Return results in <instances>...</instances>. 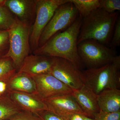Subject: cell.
I'll list each match as a JSON object with an SVG mask.
<instances>
[{
  "label": "cell",
  "mask_w": 120,
  "mask_h": 120,
  "mask_svg": "<svg viewBox=\"0 0 120 120\" xmlns=\"http://www.w3.org/2000/svg\"><path fill=\"white\" fill-rule=\"evenodd\" d=\"M82 20L79 16L68 28L55 35L33 51V54L63 58L81 70L83 64L78 53L77 42Z\"/></svg>",
  "instance_id": "obj_1"
},
{
  "label": "cell",
  "mask_w": 120,
  "mask_h": 120,
  "mask_svg": "<svg viewBox=\"0 0 120 120\" xmlns=\"http://www.w3.org/2000/svg\"><path fill=\"white\" fill-rule=\"evenodd\" d=\"M120 16L119 12L109 13L100 8L82 18L77 44L86 40H94L109 45L114 26Z\"/></svg>",
  "instance_id": "obj_2"
},
{
  "label": "cell",
  "mask_w": 120,
  "mask_h": 120,
  "mask_svg": "<svg viewBox=\"0 0 120 120\" xmlns=\"http://www.w3.org/2000/svg\"><path fill=\"white\" fill-rule=\"evenodd\" d=\"M120 56L104 66L81 71L84 84L98 95L105 90L119 89Z\"/></svg>",
  "instance_id": "obj_3"
},
{
  "label": "cell",
  "mask_w": 120,
  "mask_h": 120,
  "mask_svg": "<svg viewBox=\"0 0 120 120\" xmlns=\"http://www.w3.org/2000/svg\"><path fill=\"white\" fill-rule=\"evenodd\" d=\"M30 28L22 23L16 18L13 26L8 30L9 49L3 57L11 58L17 72L22 66L24 60L30 52Z\"/></svg>",
  "instance_id": "obj_4"
},
{
  "label": "cell",
  "mask_w": 120,
  "mask_h": 120,
  "mask_svg": "<svg viewBox=\"0 0 120 120\" xmlns=\"http://www.w3.org/2000/svg\"><path fill=\"white\" fill-rule=\"evenodd\" d=\"M77 49L83 64L88 69L104 66L112 62L117 56L115 50L91 39L79 43Z\"/></svg>",
  "instance_id": "obj_5"
},
{
  "label": "cell",
  "mask_w": 120,
  "mask_h": 120,
  "mask_svg": "<svg viewBox=\"0 0 120 120\" xmlns=\"http://www.w3.org/2000/svg\"><path fill=\"white\" fill-rule=\"evenodd\" d=\"M79 16L78 11L69 0V2L60 6L43 30L39 39L38 47L55 35L68 28Z\"/></svg>",
  "instance_id": "obj_6"
},
{
  "label": "cell",
  "mask_w": 120,
  "mask_h": 120,
  "mask_svg": "<svg viewBox=\"0 0 120 120\" xmlns=\"http://www.w3.org/2000/svg\"><path fill=\"white\" fill-rule=\"evenodd\" d=\"M69 0H38L35 19L30 28V43L31 50L38 47L41 34L58 7Z\"/></svg>",
  "instance_id": "obj_7"
},
{
  "label": "cell",
  "mask_w": 120,
  "mask_h": 120,
  "mask_svg": "<svg viewBox=\"0 0 120 120\" xmlns=\"http://www.w3.org/2000/svg\"><path fill=\"white\" fill-rule=\"evenodd\" d=\"M51 74L72 90L84 85L81 71L70 61L63 58L53 57Z\"/></svg>",
  "instance_id": "obj_8"
},
{
  "label": "cell",
  "mask_w": 120,
  "mask_h": 120,
  "mask_svg": "<svg viewBox=\"0 0 120 120\" xmlns=\"http://www.w3.org/2000/svg\"><path fill=\"white\" fill-rule=\"evenodd\" d=\"M38 96L43 100L61 95L71 94L73 90L49 73L32 77Z\"/></svg>",
  "instance_id": "obj_9"
},
{
  "label": "cell",
  "mask_w": 120,
  "mask_h": 120,
  "mask_svg": "<svg viewBox=\"0 0 120 120\" xmlns=\"http://www.w3.org/2000/svg\"><path fill=\"white\" fill-rule=\"evenodd\" d=\"M38 0H5L4 5L22 23L31 27L35 19Z\"/></svg>",
  "instance_id": "obj_10"
},
{
  "label": "cell",
  "mask_w": 120,
  "mask_h": 120,
  "mask_svg": "<svg viewBox=\"0 0 120 120\" xmlns=\"http://www.w3.org/2000/svg\"><path fill=\"white\" fill-rule=\"evenodd\" d=\"M7 95L22 110L38 114L48 110L44 101L37 94L8 90Z\"/></svg>",
  "instance_id": "obj_11"
},
{
  "label": "cell",
  "mask_w": 120,
  "mask_h": 120,
  "mask_svg": "<svg viewBox=\"0 0 120 120\" xmlns=\"http://www.w3.org/2000/svg\"><path fill=\"white\" fill-rule=\"evenodd\" d=\"M53 57L30 54L26 57L17 72H23L31 76L50 73Z\"/></svg>",
  "instance_id": "obj_12"
},
{
  "label": "cell",
  "mask_w": 120,
  "mask_h": 120,
  "mask_svg": "<svg viewBox=\"0 0 120 120\" xmlns=\"http://www.w3.org/2000/svg\"><path fill=\"white\" fill-rule=\"evenodd\" d=\"M43 101L47 106V110L59 116L70 112L79 113L85 115L72 94L53 97Z\"/></svg>",
  "instance_id": "obj_13"
},
{
  "label": "cell",
  "mask_w": 120,
  "mask_h": 120,
  "mask_svg": "<svg viewBox=\"0 0 120 120\" xmlns=\"http://www.w3.org/2000/svg\"><path fill=\"white\" fill-rule=\"evenodd\" d=\"M72 95L87 116L94 118L100 111L97 100V95L85 85L73 91Z\"/></svg>",
  "instance_id": "obj_14"
},
{
  "label": "cell",
  "mask_w": 120,
  "mask_h": 120,
  "mask_svg": "<svg viewBox=\"0 0 120 120\" xmlns=\"http://www.w3.org/2000/svg\"><path fill=\"white\" fill-rule=\"evenodd\" d=\"M100 111L106 112L120 111V90L119 89H109L97 95Z\"/></svg>",
  "instance_id": "obj_15"
},
{
  "label": "cell",
  "mask_w": 120,
  "mask_h": 120,
  "mask_svg": "<svg viewBox=\"0 0 120 120\" xmlns=\"http://www.w3.org/2000/svg\"><path fill=\"white\" fill-rule=\"evenodd\" d=\"M7 83L8 90L37 94L34 80L32 76L26 73L16 72L9 80Z\"/></svg>",
  "instance_id": "obj_16"
},
{
  "label": "cell",
  "mask_w": 120,
  "mask_h": 120,
  "mask_svg": "<svg viewBox=\"0 0 120 120\" xmlns=\"http://www.w3.org/2000/svg\"><path fill=\"white\" fill-rule=\"evenodd\" d=\"M0 96V120H9L21 109L8 96Z\"/></svg>",
  "instance_id": "obj_17"
},
{
  "label": "cell",
  "mask_w": 120,
  "mask_h": 120,
  "mask_svg": "<svg viewBox=\"0 0 120 120\" xmlns=\"http://www.w3.org/2000/svg\"><path fill=\"white\" fill-rule=\"evenodd\" d=\"M73 4L82 18L86 17L99 8L100 0H69Z\"/></svg>",
  "instance_id": "obj_18"
},
{
  "label": "cell",
  "mask_w": 120,
  "mask_h": 120,
  "mask_svg": "<svg viewBox=\"0 0 120 120\" xmlns=\"http://www.w3.org/2000/svg\"><path fill=\"white\" fill-rule=\"evenodd\" d=\"M16 18L4 4L0 5V30H9L15 23Z\"/></svg>",
  "instance_id": "obj_19"
},
{
  "label": "cell",
  "mask_w": 120,
  "mask_h": 120,
  "mask_svg": "<svg viewBox=\"0 0 120 120\" xmlns=\"http://www.w3.org/2000/svg\"><path fill=\"white\" fill-rule=\"evenodd\" d=\"M16 72L11 58L6 57L0 58V80L8 82Z\"/></svg>",
  "instance_id": "obj_20"
},
{
  "label": "cell",
  "mask_w": 120,
  "mask_h": 120,
  "mask_svg": "<svg viewBox=\"0 0 120 120\" xmlns=\"http://www.w3.org/2000/svg\"><path fill=\"white\" fill-rule=\"evenodd\" d=\"M99 8L109 13L118 12L120 10V0H100Z\"/></svg>",
  "instance_id": "obj_21"
},
{
  "label": "cell",
  "mask_w": 120,
  "mask_h": 120,
  "mask_svg": "<svg viewBox=\"0 0 120 120\" xmlns=\"http://www.w3.org/2000/svg\"><path fill=\"white\" fill-rule=\"evenodd\" d=\"M9 35L8 31L0 30V57L4 56L8 51Z\"/></svg>",
  "instance_id": "obj_22"
},
{
  "label": "cell",
  "mask_w": 120,
  "mask_h": 120,
  "mask_svg": "<svg viewBox=\"0 0 120 120\" xmlns=\"http://www.w3.org/2000/svg\"><path fill=\"white\" fill-rule=\"evenodd\" d=\"M109 48L112 49L120 45V17H118L114 26L112 38L109 44Z\"/></svg>",
  "instance_id": "obj_23"
},
{
  "label": "cell",
  "mask_w": 120,
  "mask_h": 120,
  "mask_svg": "<svg viewBox=\"0 0 120 120\" xmlns=\"http://www.w3.org/2000/svg\"><path fill=\"white\" fill-rule=\"evenodd\" d=\"M10 120H42L38 114L21 110L16 114Z\"/></svg>",
  "instance_id": "obj_24"
},
{
  "label": "cell",
  "mask_w": 120,
  "mask_h": 120,
  "mask_svg": "<svg viewBox=\"0 0 120 120\" xmlns=\"http://www.w3.org/2000/svg\"><path fill=\"white\" fill-rule=\"evenodd\" d=\"M94 120H120V111L106 112L100 111L94 117Z\"/></svg>",
  "instance_id": "obj_25"
},
{
  "label": "cell",
  "mask_w": 120,
  "mask_h": 120,
  "mask_svg": "<svg viewBox=\"0 0 120 120\" xmlns=\"http://www.w3.org/2000/svg\"><path fill=\"white\" fill-rule=\"evenodd\" d=\"M38 114L42 120H65L48 110L42 111Z\"/></svg>",
  "instance_id": "obj_26"
},
{
  "label": "cell",
  "mask_w": 120,
  "mask_h": 120,
  "mask_svg": "<svg viewBox=\"0 0 120 120\" xmlns=\"http://www.w3.org/2000/svg\"><path fill=\"white\" fill-rule=\"evenodd\" d=\"M86 115L77 112H70L65 114L60 117L65 120H84Z\"/></svg>",
  "instance_id": "obj_27"
},
{
  "label": "cell",
  "mask_w": 120,
  "mask_h": 120,
  "mask_svg": "<svg viewBox=\"0 0 120 120\" xmlns=\"http://www.w3.org/2000/svg\"><path fill=\"white\" fill-rule=\"evenodd\" d=\"M8 82L0 80V95L4 94L5 92H8Z\"/></svg>",
  "instance_id": "obj_28"
},
{
  "label": "cell",
  "mask_w": 120,
  "mask_h": 120,
  "mask_svg": "<svg viewBox=\"0 0 120 120\" xmlns=\"http://www.w3.org/2000/svg\"><path fill=\"white\" fill-rule=\"evenodd\" d=\"M84 120H94V118H90V117H88L87 116H85Z\"/></svg>",
  "instance_id": "obj_29"
},
{
  "label": "cell",
  "mask_w": 120,
  "mask_h": 120,
  "mask_svg": "<svg viewBox=\"0 0 120 120\" xmlns=\"http://www.w3.org/2000/svg\"><path fill=\"white\" fill-rule=\"evenodd\" d=\"M5 0H0V5L4 4Z\"/></svg>",
  "instance_id": "obj_30"
},
{
  "label": "cell",
  "mask_w": 120,
  "mask_h": 120,
  "mask_svg": "<svg viewBox=\"0 0 120 120\" xmlns=\"http://www.w3.org/2000/svg\"><path fill=\"white\" fill-rule=\"evenodd\" d=\"M1 57H0V58H1Z\"/></svg>",
  "instance_id": "obj_31"
},
{
  "label": "cell",
  "mask_w": 120,
  "mask_h": 120,
  "mask_svg": "<svg viewBox=\"0 0 120 120\" xmlns=\"http://www.w3.org/2000/svg\"></svg>",
  "instance_id": "obj_32"
},
{
  "label": "cell",
  "mask_w": 120,
  "mask_h": 120,
  "mask_svg": "<svg viewBox=\"0 0 120 120\" xmlns=\"http://www.w3.org/2000/svg\"><path fill=\"white\" fill-rule=\"evenodd\" d=\"M0 96H1V95H0Z\"/></svg>",
  "instance_id": "obj_33"
}]
</instances>
